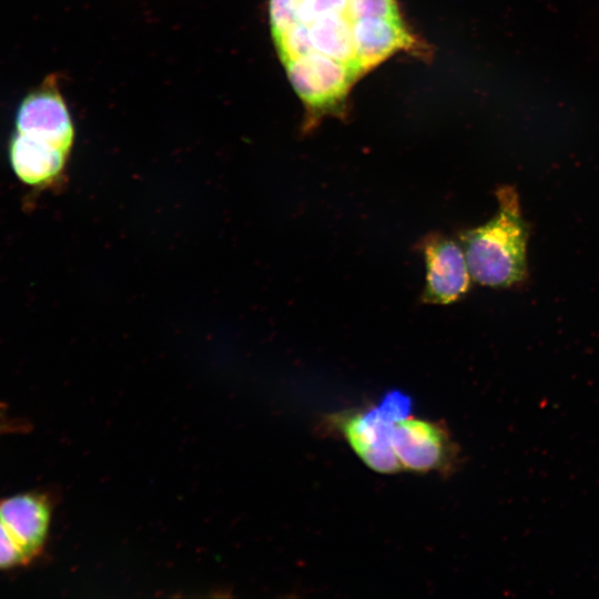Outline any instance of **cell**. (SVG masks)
Here are the masks:
<instances>
[{
  "mask_svg": "<svg viewBox=\"0 0 599 599\" xmlns=\"http://www.w3.org/2000/svg\"><path fill=\"white\" fill-rule=\"evenodd\" d=\"M270 24L306 129L341 114L353 85L388 58L427 51L397 0H270Z\"/></svg>",
  "mask_w": 599,
  "mask_h": 599,
  "instance_id": "1",
  "label": "cell"
},
{
  "mask_svg": "<svg viewBox=\"0 0 599 599\" xmlns=\"http://www.w3.org/2000/svg\"><path fill=\"white\" fill-rule=\"evenodd\" d=\"M6 418L4 409L2 406H0V420Z\"/></svg>",
  "mask_w": 599,
  "mask_h": 599,
  "instance_id": "11",
  "label": "cell"
},
{
  "mask_svg": "<svg viewBox=\"0 0 599 599\" xmlns=\"http://www.w3.org/2000/svg\"><path fill=\"white\" fill-rule=\"evenodd\" d=\"M14 429V425L7 417L0 420V435Z\"/></svg>",
  "mask_w": 599,
  "mask_h": 599,
  "instance_id": "10",
  "label": "cell"
},
{
  "mask_svg": "<svg viewBox=\"0 0 599 599\" xmlns=\"http://www.w3.org/2000/svg\"><path fill=\"white\" fill-rule=\"evenodd\" d=\"M426 265V284L422 301L447 305L457 302L469 290L470 272L463 246L454 240L432 233L420 243Z\"/></svg>",
  "mask_w": 599,
  "mask_h": 599,
  "instance_id": "5",
  "label": "cell"
},
{
  "mask_svg": "<svg viewBox=\"0 0 599 599\" xmlns=\"http://www.w3.org/2000/svg\"><path fill=\"white\" fill-rule=\"evenodd\" d=\"M17 132L44 139L71 150L74 129L52 77L28 93L16 115Z\"/></svg>",
  "mask_w": 599,
  "mask_h": 599,
  "instance_id": "6",
  "label": "cell"
},
{
  "mask_svg": "<svg viewBox=\"0 0 599 599\" xmlns=\"http://www.w3.org/2000/svg\"><path fill=\"white\" fill-rule=\"evenodd\" d=\"M410 412V397L392 390L377 405L335 414L329 422L367 467L379 474H395L402 467L393 450L392 432L395 423Z\"/></svg>",
  "mask_w": 599,
  "mask_h": 599,
  "instance_id": "3",
  "label": "cell"
},
{
  "mask_svg": "<svg viewBox=\"0 0 599 599\" xmlns=\"http://www.w3.org/2000/svg\"><path fill=\"white\" fill-rule=\"evenodd\" d=\"M70 150L51 141L14 132L8 154L16 176L33 187L55 182L62 173Z\"/></svg>",
  "mask_w": 599,
  "mask_h": 599,
  "instance_id": "8",
  "label": "cell"
},
{
  "mask_svg": "<svg viewBox=\"0 0 599 599\" xmlns=\"http://www.w3.org/2000/svg\"><path fill=\"white\" fill-rule=\"evenodd\" d=\"M0 520L28 562L38 557L48 538L51 505L44 495L26 493L0 500Z\"/></svg>",
  "mask_w": 599,
  "mask_h": 599,
  "instance_id": "7",
  "label": "cell"
},
{
  "mask_svg": "<svg viewBox=\"0 0 599 599\" xmlns=\"http://www.w3.org/2000/svg\"><path fill=\"white\" fill-rule=\"evenodd\" d=\"M392 446L400 467L408 470L447 474L457 465V446L439 422L410 415L396 422Z\"/></svg>",
  "mask_w": 599,
  "mask_h": 599,
  "instance_id": "4",
  "label": "cell"
},
{
  "mask_svg": "<svg viewBox=\"0 0 599 599\" xmlns=\"http://www.w3.org/2000/svg\"><path fill=\"white\" fill-rule=\"evenodd\" d=\"M26 564L28 560L23 552L0 520V570Z\"/></svg>",
  "mask_w": 599,
  "mask_h": 599,
  "instance_id": "9",
  "label": "cell"
},
{
  "mask_svg": "<svg viewBox=\"0 0 599 599\" xmlns=\"http://www.w3.org/2000/svg\"><path fill=\"white\" fill-rule=\"evenodd\" d=\"M498 212L484 225L460 234L471 277L490 287L510 286L526 274L527 227L517 193L510 186L497 191Z\"/></svg>",
  "mask_w": 599,
  "mask_h": 599,
  "instance_id": "2",
  "label": "cell"
}]
</instances>
